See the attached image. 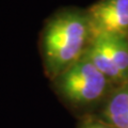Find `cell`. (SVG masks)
<instances>
[{
    "instance_id": "6da1fadb",
    "label": "cell",
    "mask_w": 128,
    "mask_h": 128,
    "mask_svg": "<svg viewBox=\"0 0 128 128\" xmlns=\"http://www.w3.org/2000/svg\"><path fill=\"white\" fill-rule=\"evenodd\" d=\"M90 43L86 13L66 10L46 24L42 35V54L47 76L56 79L84 54Z\"/></svg>"
},
{
    "instance_id": "7a4b0ae2",
    "label": "cell",
    "mask_w": 128,
    "mask_h": 128,
    "mask_svg": "<svg viewBox=\"0 0 128 128\" xmlns=\"http://www.w3.org/2000/svg\"><path fill=\"white\" fill-rule=\"evenodd\" d=\"M56 80L59 94L75 106H89L105 96L110 80L84 54Z\"/></svg>"
},
{
    "instance_id": "3957f363",
    "label": "cell",
    "mask_w": 128,
    "mask_h": 128,
    "mask_svg": "<svg viewBox=\"0 0 128 128\" xmlns=\"http://www.w3.org/2000/svg\"><path fill=\"white\" fill-rule=\"evenodd\" d=\"M90 41L102 35L128 36V0H100L86 12Z\"/></svg>"
},
{
    "instance_id": "277c9868",
    "label": "cell",
    "mask_w": 128,
    "mask_h": 128,
    "mask_svg": "<svg viewBox=\"0 0 128 128\" xmlns=\"http://www.w3.org/2000/svg\"><path fill=\"white\" fill-rule=\"evenodd\" d=\"M102 120L113 128H128V81L109 95Z\"/></svg>"
},
{
    "instance_id": "5b68a950",
    "label": "cell",
    "mask_w": 128,
    "mask_h": 128,
    "mask_svg": "<svg viewBox=\"0 0 128 128\" xmlns=\"http://www.w3.org/2000/svg\"><path fill=\"white\" fill-rule=\"evenodd\" d=\"M84 56L88 57L94 65L110 80L124 83V80L118 68L112 59L108 48L104 44L100 38H95L91 40L86 49L84 51Z\"/></svg>"
},
{
    "instance_id": "8992f818",
    "label": "cell",
    "mask_w": 128,
    "mask_h": 128,
    "mask_svg": "<svg viewBox=\"0 0 128 128\" xmlns=\"http://www.w3.org/2000/svg\"><path fill=\"white\" fill-rule=\"evenodd\" d=\"M104 44L108 48L115 65L121 73L124 82L128 81V36L102 35Z\"/></svg>"
},
{
    "instance_id": "52a82bcc",
    "label": "cell",
    "mask_w": 128,
    "mask_h": 128,
    "mask_svg": "<svg viewBox=\"0 0 128 128\" xmlns=\"http://www.w3.org/2000/svg\"><path fill=\"white\" fill-rule=\"evenodd\" d=\"M80 128H113V127H111L109 124H107L102 120L91 118V120H88V121L83 122L80 125Z\"/></svg>"
}]
</instances>
